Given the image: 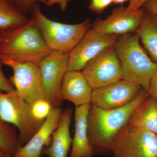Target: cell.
<instances>
[{"mask_svg": "<svg viewBox=\"0 0 157 157\" xmlns=\"http://www.w3.org/2000/svg\"><path fill=\"white\" fill-rule=\"evenodd\" d=\"M149 93L141 89L128 104L117 109H104L91 104L88 117V132L94 155L110 151L111 141L116 135L128 124L135 109Z\"/></svg>", "mask_w": 157, "mask_h": 157, "instance_id": "obj_1", "label": "cell"}, {"mask_svg": "<svg viewBox=\"0 0 157 157\" xmlns=\"http://www.w3.org/2000/svg\"><path fill=\"white\" fill-rule=\"evenodd\" d=\"M51 51L33 17L22 25L0 29V58L2 60L39 64Z\"/></svg>", "mask_w": 157, "mask_h": 157, "instance_id": "obj_2", "label": "cell"}, {"mask_svg": "<svg viewBox=\"0 0 157 157\" xmlns=\"http://www.w3.org/2000/svg\"><path fill=\"white\" fill-rule=\"evenodd\" d=\"M136 35H123L114 44L116 52L121 67L122 79L140 86L148 92L157 64L147 56Z\"/></svg>", "mask_w": 157, "mask_h": 157, "instance_id": "obj_3", "label": "cell"}, {"mask_svg": "<svg viewBox=\"0 0 157 157\" xmlns=\"http://www.w3.org/2000/svg\"><path fill=\"white\" fill-rule=\"evenodd\" d=\"M42 38L52 51L69 54L87 33L90 26L89 18L75 24H68L55 21L42 13L38 5L32 9Z\"/></svg>", "mask_w": 157, "mask_h": 157, "instance_id": "obj_4", "label": "cell"}, {"mask_svg": "<svg viewBox=\"0 0 157 157\" xmlns=\"http://www.w3.org/2000/svg\"><path fill=\"white\" fill-rule=\"evenodd\" d=\"M0 118L17 129L22 146L33 136L43 122L34 117L31 104L15 90L0 92Z\"/></svg>", "mask_w": 157, "mask_h": 157, "instance_id": "obj_5", "label": "cell"}, {"mask_svg": "<svg viewBox=\"0 0 157 157\" xmlns=\"http://www.w3.org/2000/svg\"><path fill=\"white\" fill-rule=\"evenodd\" d=\"M110 151L114 157H157V135L127 124L113 137Z\"/></svg>", "mask_w": 157, "mask_h": 157, "instance_id": "obj_6", "label": "cell"}, {"mask_svg": "<svg viewBox=\"0 0 157 157\" xmlns=\"http://www.w3.org/2000/svg\"><path fill=\"white\" fill-rule=\"evenodd\" d=\"M2 61L3 64L12 69L13 75L9 79L17 94L26 102L32 104L45 98L38 64L12 60Z\"/></svg>", "mask_w": 157, "mask_h": 157, "instance_id": "obj_7", "label": "cell"}, {"mask_svg": "<svg viewBox=\"0 0 157 157\" xmlns=\"http://www.w3.org/2000/svg\"><path fill=\"white\" fill-rule=\"evenodd\" d=\"M68 61L69 54L52 51L38 64L45 99L53 107H59L62 102L59 94Z\"/></svg>", "mask_w": 157, "mask_h": 157, "instance_id": "obj_8", "label": "cell"}, {"mask_svg": "<svg viewBox=\"0 0 157 157\" xmlns=\"http://www.w3.org/2000/svg\"><path fill=\"white\" fill-rule=\"evenodd\" d=\"M82 72L92 90L122 79L120 62L113 46L89 62Z\"/></svg>", "mask_w": 157, "mask_h": 157, "instance_id": "obj_9", "label": "cell"}, {"mask_svg": "<svg viewBox=\"0 0 157 157\" xmlns=\"http://www.w3.org/2000/svg\"><path fill=\"white\" fill-rule=\"evenodd\" d=\"M118 38L117 35H104L93 28L88 30L69 54L68 70H82L102 52L114 46Z\"/></svg>", "mask_w": 157, "mask_h": 157, "instance_id": "obj_10", "label": "cell"}, {"mask_svg": "<svg viewBox=\"0 0 157 157\" xmlns=\"http://www.w3.org/2000/svg\"><path fill=\"white\" fill-rule=\"evenodd\" d=\"M141 89L138 85L121 79L93 90L91 104L102 109L120 108L132 102Z\"/></svg>", "mask_w": 157, "mask_h": 157, "instance_id": "obj_11", "label": "cell"}, {"mask_svg": "<svg viewBox=\"0 0 157 157\" xmlns=\"http://www.w3.org/2000/svg\"><path fill=\"white\" fill-rule=\"evenodd\" d=\"M146 11L141 8L129 11L123 6L115 8L105 19L96 21L93 28L104 35H124L135 32Z\"/></svg>", "mask_w": 157, "mask_h": 157, "instance_id": "obj_12", "label": "cell"}, {"mask_svg": "<svg viewBox=\"0 0 157 157\" xmlns=\"http://www.w3.org/2000/svg\"><path fill=\"white\" fill-rule=\"evenodd\" d=\"M63 110L53 107L50 113L30 139L18 150L14 157H39L43 149L50 144L53 132L58 125Z\"/></svg>", "mask_w": 157, "mask_h": 157, "instance_id": "obj_13", "label": "cell"}, {"mask_svg": "<svg viewBox=\"0 0 157 157\" xmlns=\"http://www.w3.org/2000/svg\"><path fill=\"white\" fill-rule=\"evenodd\" d=\"M92 90L82 71L67 70L63 78L59 97L62 101H70L78 107L91 104Z\"/></svg>", "mask_w": 157, "mask_h": 157, "instance_id": "obj_14", "label": "cell"}, {"mask_svg": "<svg viewBox=\"0 0 157 157\" xmlns=\"http://www.w3.org/2000/svg\"><path fill=\"white\" fill-rule=\"evenodd\" d=\"M91 104L75 107V132L69 157H94L89 138L88 117Z\"/></svg>", "mask_w": 157, "mask_h": 157, "instance_id": "obj_15", "label": "cell"}, {"mask_svg": "<svg viewBox=\"0 0 157 157\" xmlns=\"http://www.w3.org/2000/svg\"><path fill=\"white\" fill-rule=\"evenodd\" d=\"M72 113L73 110L70 108L63 110L58 125L52 134L50 144L42 151L48 157H68L72 142L70 132Z\"/></svg>", "mask_w": 157, "mask_h": 157, "instance_id": "obj_16", "label": "cell"}, {"mask_svg": "<svg viewBox=\"0 0 157 157\" xmlns=\"http://www.w3.org/2000/svg\"><path fill=\"white\" fill-rule=\"evenodd\" d=\"M128 125L145 129L157 135V101L148 94L137 106L129 118Z\"/></svg>", "mask_w": 157, "mask_h": 157, "instance_id": "obj_17", "label": "cell"}, {"mask_svg": "<svg viewBox=\"0 0 157 157\" xmlns=\"http://www.w3.org/2000/svg\"><path fill=\"white\" fill-rule=\"evenodd\" d=\"M135 32L157 64V15L146 11Z\"/></svg>", "mask_w": 157, "mask_h": 157, "instance_id": "obj_18", "label": "cell"}, {"mask_svg": "<svg viewBox=\"0 0 157 157\" xmlns=\"http://www.w3.org/2000/svg\"><path fill=\"white\" fill-rule=\"evenodd\" d=\"M29 19L12 0H0V29L22 25Z\"/></svg>", "mask_w": 157, "mask_h": 157, "instance_id": "obj_19", "label": "cell"}, {"mask_svg": "<svg viewBox=\"0 0 157 157\" xmlns=\"http://www.w3.org/2000/svg\"><path fill=\"white\" fill-rule=\"evenodd\" d=\"M16 130L0 118V148L7 157H14L22 146Z\"/></svg>", "mask_w": 157, "mask_h": 157, "instance_id": "obj_20", "label": "cell"}, {"mask_svg": "<svg viewBox=\"0 0 157 157\" xmlns=\"http://www.w3.org/2000/svg\"><path fill=\"white\" fill-rule=\"evenodd\" d=\"M31 105L34 117L41 121H44L53 107L45 98L38 100Z\"/></svg>", "mask_w": 157, "mask_h": 157, "instance_id": "obj_21", "label": "cell"}, {"mask_svg": "<svg viewBox=\"0 0 157 157\" xmlns=\"http://www.w3.org/2000/svg\"><path fill=\"white\" fill-rule=\"evenodd\" d=\"M88 8L91 11L97 14H101L104 10L113 4V0H88Z\"/></svg>", "mask_w": 157, "mask_h": 157, "instance_id": "obj_22", "label": "cell"}, {"mask_svg": "<svg viewBox=\"0 0 157 157\" xmlns=\"http://www.w3.org/2000/svg\"><path fill=\"white\" fill-rule=\"evenodd\" d=\"M2 60L0 58V92H8L14 89L10 79L6 77L3 72Z\"/></svg>", "mask_w": 157, "mask_h": 157, "instance_id": "obj_23", "label": "cell"}, {"mask_svg": "<svg viewBox=\"0 0 157 157\" xmlns=\"http://www.w3.org/2000/svg\"><path fill=\"white\" fill-rule=\"evenodd\" d=\"M17 8L26 14L32 10L35 5V0H12Z\"/></svg>", "mask_w": 157, "mask_h": 157, "instance_id": "obj_24", "label": "cell"}, {"mask_svg": "<svg viewBox=\"0 0 157 157\" xmlns=\"http://www.w3.org/2000/svg\"><path fill=\"white\" fill-rule=\"evenodd\" d=\"M70 0H35V2H39L48 6H51L55 5L59 6L60 9L63 11L67 10L68 4Z\"/></svg>", "mask_w": 157, "mask_h": 157, "instance_id": "obj_25", "label": "cell"}, {"mask_svg": "<svg viewBox=\"0 0 157 157\" xmlns=\"http://www.w3.org/2000/svg\"><path fill=\"white\" fill-rule=\"evenodd\" d=\"M148 92L150 95L157 101V70L151 78Z\"/></svg>", "mask_w": 157, "mask_h": 157, "instance_id": "obj_26", "label": "cell"}, {"mask_svg": "<svg viewBox=\"0 0 157 157\" xmlns=\"http://www.w3.org/2000/svg\"><path fill=\"white\" fill-rule=\"evenodd\" d=\"M142 7L147 12L157 15V0H147Z\"/></svg>", "mask_w": 157, "mask_h": 157, "instance_id": "obj_27", "label": "cell"}, {"mask_svg": "<svg viewBox=\"0 0 157 157\" xmlns=\"http://www.w3.org/2000/svg\"><path fill=\"white\" fill-rule=\"evenodd\" d=\"M147 0H129L127 9L129 11H134L142 8Z\"/></svg>", "mask_w": 157, "mask_h": 157, "instance_id": "obj_28", "label": "cell"}, {"mask_svg": "<svg viewBox=\"0 0 157 157\" xmlns=\"http://www.w3.org/2000/svg\"><path fill=\"white\" fill-rule=\"evenodd\" d=\"M127 1L128 0H113V2L115 5H122Z\"/></svg>", "mask_w": 157, "mask_h": 157, "instance_id": "obj_29", "label": "cell"}, {"mask_svg": "<svg viewBox=\"0 0 157 157\" xmlns=\"http://www.w3.org/2000/svg\"><path fill=\"white\" fill-rule=\"evenodd\" d=\"M7 157L6 155L4 153V152L0 148V157Z\"/></svg>", "mask_w": 157, "mask_h": 157, "instance_id": "obj_30", "label": "cell"}, {"mask_svg": "<svg viewBox=\"0 0 157 157\" xmlns=\"http://www.w3.org/2000/svg\"><path fill=\"white\" fill-rule=\"evenodd\" d=\"M43 157L42 156H40V157Z\"/></svg>", "mask_w": 157, "mask_h": 157, "instance_id": "obj_31", "label": "cell"}, {"mask_svg": "<svg viewBox=\"0 0 157 157\" xmlns=\"http://www.w3.org/2000/svg\"></svg>", "mask_w": 157, "mask_h": 157, "instance_id": "obj_32", "label": "cell"}]
</instances>
